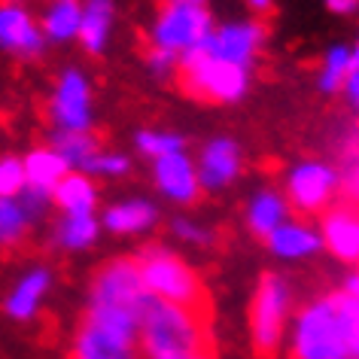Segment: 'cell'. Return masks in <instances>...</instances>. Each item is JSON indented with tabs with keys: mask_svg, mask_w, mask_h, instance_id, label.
<instances>
[{
	"mask_svg": "<svg viewBox=\"0 0 359 359\" xmlns=\"http://www.w3.org/2000/svg\"><path fill=\"white\" fill-rule=\"evenodd\" d=\"M79 13H83V0H46L43 13L37 15L46 46H49V43H55V46H65V43H74L76 40Z\"/></svg>",
	"mask_w": 359,
	"mask_h": 359,
	"instance_id": "20",
	"label": "cell"
},
{
	"mask_svg": "<svg viewBox=\"0 0 359 359\" xmlns=\"http://www.w3.org/2000/svg\"><path fill=\"white\" fill-rule=\"evenodd\" d=\"M292 283L277 271H265L259 277L253 299H250V341L256 353L277 356L286 344V332L292 323Z\"/></svg>",
	"mask_w": 359,
	"mask_h": 359,
	"instance_id": "4",
	"label": "cell"
},
{
	"mask_svg": "<svg viewBox=\"0 0 359 359\" xmlns=\"http://www.w3.org/2000/svg\"><path fill=\"white\" fill-rule=\"evenodd\" d=\"M134 147L143 158L156 161V158H165L170 152H183L186 143L177 131H165V128H143L134 134Z\"/></svg>",
	"mask_w": 359,
	"mask_h": 359,
	"instance_id": "26",
	"label": "cell"
},
{
	"mask_svg": "<svg viewBox=\"0 0 359 359\" xmlns=\"http://www.w3.org/2000/svg\"><path fill=\"white\" fill-rule=\"evenodd\" d=\"M283 198L304 217H317V213L329 210L332 204H338V170L332 161L323 158H304L286 170L283 183Z\"/></svg>",
	"mask_w": 359,
	"mask_h": 359,
	"instance_id": "7",
	"label": "cell"
},
{
	"mask_svg": "<svg viewBox=\"0 0 359 359\" xmlns=\"http://www.w3.org/2000/svg\"><path fill=\"white\" fill-rule=\"evenodd\" d=\"M131 170V158L125 156V152H116V149H104L101 147V152L92 158V165H88V170L86 174L88 177H104V180H119V177H125Z\"/></svg>",
	"mask_w": 359,
	"mask_h": 359,
	"instance_id": "27",
	"label": "cell"
},
{
	"mask_svg": "<svg viewBox=\"0 0 359 359\" xmlns=\"http://www.w3.org/2000/svg\"><path fill=\"white\" fill-rule=\"evenodd\" d=\"M213 25L217 22L208 6L161 4V10L149 25V49H161L174 58H183L208 40Z\"/></svg>",
	"mask_w": 359,
	"mask_h": 359,
	"instance_id": "6",
	"label": "cell"
},
{
	"mask_svg": "<svg viewBox=\"0 0 359 359\" xmlns=\"http://www.w3.org/2000/svg\"><path fill=\"white\" fill-rule=\"evenodd\" d=\"M152 183H156L161 198L174 201L180 208H189L201 195L198 174H195V158L186 149L152 161Z\"/></svg>",
	"mask_w": 359,
	"mask_h": 359,
	"instance_id": "13",
	"label": "cell"
},
{
	"mask_svg": "<svg viewBox=\"0 0 359 359\" xmlns=\"http://www.w3.org/2000/svg\"><path fill=\"white\" fill-rule=\"evenodd\" d=\"M0 49L15 58H37L46 49L37 13L22 0H0Z\"/></svg>",
	"mask_w": 359,
	"mask_h": 359,
	"instance_id": "10",
	"label": "cell"
},
{
	"mask_svg": "<svg viewBox=\"0 0 359 359\" xmlns=\"http://www.w3.org/2000/svg\"><path fill=\"white\" fill-rule=\"evenodd\" d=\"M320 244L329 256H335L344 265L359 262V213L353 204H332L320 213Z\"/></svg>",
	"mask_w": 359,
	"mask_h": 359,
	"instance_id": "12",
	"label": "cell"
},
{
	"mask_svg": "<svg viewBox=\"0 0 359 359\" xmlns=\"http://www.w3.org/2000/svg\"><path fill=\"white\" fill-rule=\"evenodd\" d=\"M113 28H116V4L113 0H83L76 43L88 52V55H104L107 46H110Z\"/></svg>",
	"mask_w": 359,
	"mask_h": 359,
	"instance_id": "17",
	"label": "cell"
},
{
	"mask_svg": "<svg viewBox=\"0 0 359 359\" xmlns=\"http://www.w3.org/2000/svg\"><path fill=\"white\" fill-rule=\"evenodd\" d=\"M268 250H271V256L283 259V262H308V259L320 256V231L317 226H311L308 219H286L280 222L271 235L265 238Z\"/></svg>",
	"mask_w": 359,
	"mask_h": 359,
	"instance_id": "15",
	"label": "cell"
},
{
	"mask_svg": "<svg viewBox=\"0 0 359 359\" xmlns=\"http://www.w3.org/2000/svg\"><path fill=\"white\" fill-rule=\"evenodd\" d=\"M323 4H326V10L335 13V15H353L359 0H323Z\"/></svg>",
	"mask_w": 359,
	"mask_h": 359,
	"instance_id": "32",
	"label": "cell"
},
{
	"mask_svg": "<svg viewBox=\"0 0 359 359\" xmlns=\"http://www.w3.org/2000/svg\"><path fill=\"white\" fill-rule=\"evenodd\" d=\"M341 95L347 97L350 110H356V104H359V67L344 79V86H341Z\"/></svg>",
	"mask_w": 359,
	"mask_h": 359,
	"instance_id": "31",
	"label": "cell"
},
{
	"mask_svg": "<svg viewBox=\"0 0 359 359\" xmlns=\"http://www.w3.org/2000/svg\"><path fill=\"white\" fill-rule=\"evenodd\" d=\"M165 4H186V6H208V0H165Z\"/></svg>",
	"mask_w": 359,
	"mask_h": 359,
	"instance_id": "34",
	"label": "cell"
},
{
	"mask_svg": "<svg viewBox=\"0 0 359 359\" xmlns=\"http://www.w3.org/2000/svg\"><path fill=\"white\" fill-rule=\"evenodd\" d=\"M359 67V52L356 46H347V43H338L332 46L326 55H323L320 74H317V88L323 95H341V86L344 79Z\"/></svg>",
	"mask_w": 359,
	"mask_h": 359,
	"instance_id": "23",
	"label": "cell"
},
{
	"mask_svg": "<svg viewBox=\"0 0 359 359\" xmlns=\"http://www.w3.org/2000/svg\"><path fill=\"white\" fill-rule=\"evenodd\" d=\"M177 76L183 88L208 104H238L250 92V70L210 58L201 46L177 61Z\"/></svg>",
	"mask_w": 359,
	"mask_h": 359,
	"instance_id": "5",
	"label": "cell"
},
{
	"mask_svg": "<svg viewBox=\"0 0 359 359\" xmlns=\"http://www.w3.org/2000/svg\"><path fill=\"white\" fill-rule=\"evenodd\" d=\"M25 192V170L22 158H0V198H19Z\"/></svg>",
	"mask_w": 359,
	"mask_h": 359,
	"instance_id": "28",
	"label": "cell"
},
{
	"mask_svg": "<svg viewBox=\"0 0 359 359\" xmlns=\"http://www.w3.org/2000/svg\"><path fill=\"white\" fill-rule=\"evenodd\" d=\"M140 274L143 290L149 292L152 302L177 304V308L201 311L204 308V286L201 277L192 271L189 262H183L174 250L168 247H147L143 253L134 259Z\"/></svg>",
	"mask_w": 359,
	"mask_h": 359,
	"instance_id": "3",
	"label": "cell"
},
{
	"mask_svg": "<svg viewBox=\"0 0 359 359\" xmlns=\"http://www.w3.org/2000/svg\"><path fill=\"white\" fill-rule=\"evenodd\" d=\"M52 286H55V277L46 265H31L28 271H22L15 277V283L10 286L4 299V311L6 317L15 320V323H28L40 313L43 302L49 299Z\"/></svg>",
	"mask_w": 359,
	"mask_h": 359,
	"instance_id": "14",
	"label": "cell"
},
{
	"mask_svg": "<svg viewBox=\"0 0 359 359\" xmlns=\"http://www.w3.org/2000/svg\"><path fill=\"white\" fill-rule=\"evenodd\" d=\"M101 238V219L95 213H83V217H61L52 229V241L65 253H83L92 250Z\"/></svg>",
	"mask_w": 359,
	"mask_h": 359,
	"instance_id": "22",
	"label": "cell"
},
{
	"mask_svg": "<svg viewBox=\"0 0 359 359\" xmlns=\"http://www.w3.org/2000/svg\"><path fill=\"white\" fill-rule=\"evenodd\" d=\"M137 353L143 359H189L208 353V326L201 311L149 302L137 326Z\"/></svg>",
	"mask_w": 359,
	"mask_h": 359,
	"instance_id": "2",
	"label": "cell"
},
{
	"mask_svg": "<svg viewBox=\"0 0 359 359\" xmlns=\"http://www.w3.org/2000/svg\"><path fill=\"white\" fill-rule=\"evenodd\" d=\"M292 359H359V277L311 299L286 332Z\"/></svg>",
	"mask_w": 359,
	"mask_h": 359,
	"instance_id": "1",
	"label": "cell"
},
{
	"mask_svg": "<svg viewBox=\"0 0 359 359\" xmlns=\"http://www.w3.org/2000/svg\"><path fill=\"white\" fill-rule=\"evenodd\" d=\"M49 119L55 134L92 131L95 125V92L88 76L79 67H67L58 76L49 97Z\"/></svg>",
	"mask_w": 359,
	"mask_h": 359,
	"instance_id": "8",
	"label": "cell"
},
{
	"mask_svg": "<svg viewBox=\"0 0 359 359\" xmlns=\"http://www.w3.org/2000/svg\"><path fill=\"white\" fill-rule=\"evenodd\" d=\"M177 61L174 55H168V52H161V49H149L147 52V67H149V74L156 76V79H170V76H177Z\"/></svg>",
	"mask_w": 359,
	"mask_h": 359,
	"instance_id": "30",
	"label": "cell"
},
{
	"mask_svg": "<svg viewBox=\"0 0 359 359\" xmlns=\"http://www.w3.org/2000/svg\"><path fill=\"white\" fill-rule=\"evenodd\" d=\"M52 147L61 158L67 161L70 170H79V174H86L88 165H92V158L101 152V143L95 140L92 131H79V134H55V140H52Z\"/></svg>",
	"mask_w": 359,
	"mask_h": 359,
	"instance_id": "24",
	"label": "cell"
},
{
	"mask_svg": "<svg viewBox=\"0 0 359 359\" xmlns=\"http://www.w3.org/2000/svg\"><path fill=\"white\" fill-rule=\"evenodd\" d=\"M244 170V152L238 140L231 137H213L201 147L198 161H195V174H198L201 192H222L241 177Z\"/></svg>",
	"mask_w": 359,
	"mask_h": 359,
	"instance_id": "11",
	"label": "cell"
},
{
	"mask_svg": "<svg viewBox=\"0 0 359 359\" xmlns=\"http://www.w3.org/2000/svg\"><path fill=\"white\" fill-rule=\"evenodd\" d=\"M244 219H247V229L253 231L256 238H268L280 222L290 219V204H286L283 192L259 189V192L250 195Z\"/></svg>",
	"mask_w": 359,
	"mask_h": 359,
	"instance_id": "21",
	"label": "cell"
},
{
	"mask_svg": "<svg viewBox=\"0 0 359 359\" xmlns=\"http://www.w3.org/2000/svg\"><path fill=\"white\" fill-rule=\"evenodd\" d=\"M262 46H265V25L256 19H235V22L213 25L208 40L201 43V49L210 58L247 67V70H253Z\"/></svg>",
	"mask_w": 359,
	"mask_h": 359,
	"instance_id": "9",
	"label": "cell"
},
{
	"mask_svg": "<svg viewBox=\"0 0 359 359\" xmlns=\"http://www.w3.org/2000/svg\"><path fill=\"white\" fill-rule=\"evenodd\" d=\"M34 213L25 208L22 198H0V247H15L28 238L34 226Z\"/></svg>",
	"mask_w": 359,
	"mask_h": 359,
	"instance_id": "25",
	"label": "cell"
},
{
	"mask_svg": "<svg viewBox=\"0 0 359 359\" xmlns=\"http://www.w3.org/2000/svg\"><path fill=\"white\" fill-rule=\"evenodd\" d=\"M170 231H174V238L186 241V244H195V247H208L213 241V231L204 226V222L192 219V217H177L170 222Z\"/></svg>",
	"mask_w": 359,
	"mask_h": 359,
	"instance_id": "29",
	"label": "cell"
},
{
	"mask_svg": "<svg viewBox=\"0 0 359 359\" xmlns=\"http://www.w3.org/2000/svg\"><path fill=\"white\" fill-rule=\"evenodd\" d=\"M189 359H210L208 353H201V356H189Z\"/></svg>",
	"mask_w": 359,
	"mask_h": 359,
	"instance_id": "35",
	"label": "cell"
},
{
	"mask_svg": "<svg viewBox=\"0 0 359 359\" xmlns=\"http://www.w3.org/2000/svg\"><path fill=\"white\" fill-rule=\"evenodd\" d=\"M22 170H25V189L43 192L52 198V189L61 183V177H65L70 168L55 152V147H37L22 158Z\"/></svg>",
	"mask_w": 359,
	"mask_h": 359,
	"instance_id": "19",
	"label": "cell"
},
{
	"mask_svg": "<svg viewBox=\"0 0 359 359\" xmlns=\"http://www.w3.org/2000/svg\"><path fill=\"white\" fill-rule=\"evenodd\" d=\"M244 4H247V10L256 15H268L274 10V0H244Z\"/></svg>",
	"mask_w": 359,
	"mask_h": 359,
	"instance_id": "33",
	"label": "cell"
},
{
	"mask_svg": "<svg viewBox=\"0 0 359 359\" xmlns=\"http://www.w3.org/2000/svg\"><path fill=\"white\" fill-rule=\"evenodd\" d=\"M52 208L61 210V217H83L97 210V183L88 174L67 170L61 183L52 189Z\"/></svg>",
	"mask_w": 359,
	"mask_h": 359,
	"instance_id": "18",
	"label": "cell"
},
{
	"mask_svg": "<svg viewBox=\"0 0 359 359\" xmlns=\"http://www.w3.org/2000/svg\"><path fill=\"white\" fill-rule=\"evenodd\" d=\"M158 222V208L147 198H125L116 201L104 210L101 229L110 231L116 238H134V235H147V231Z\"/></svg>",
	"mask_w": 359,
	"mask_h": 359,
	"instance_id": "16",
	"label": "cell"
}]
</instances>
